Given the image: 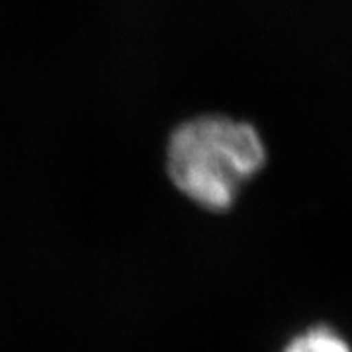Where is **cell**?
<instances>
[{
  "label": "cell",
  "mask_w": 352,
  "mask_h": 352,
  "mask_svg": "<svg viewBox=\"0 0 352 352\" xmlns=\"http://www.w3.org/2000/svg\"><path fill=\"white\" fill-rule=\"evenodd\" d=\"M282 352H352L349 340L327 325L298 333Z\"/></svg>",
  "instance_id": "2"
},
{
  "label": "cell",
  "mask_w": 352,
  "mask_h": 352,
  "mask_svg": "<svg viewBox=\"0 0 352 352\" xmlns=\"http://www.w3.org/2000/svg\"><path fill=\"white\" fill-rule=\"evenodd\" d=\"M175 188L208 212H227L266 164V145L249 122L208 113L176 126L166 143Z\"/></svg>",
  "instance_id": "1"
}]
</instances>
